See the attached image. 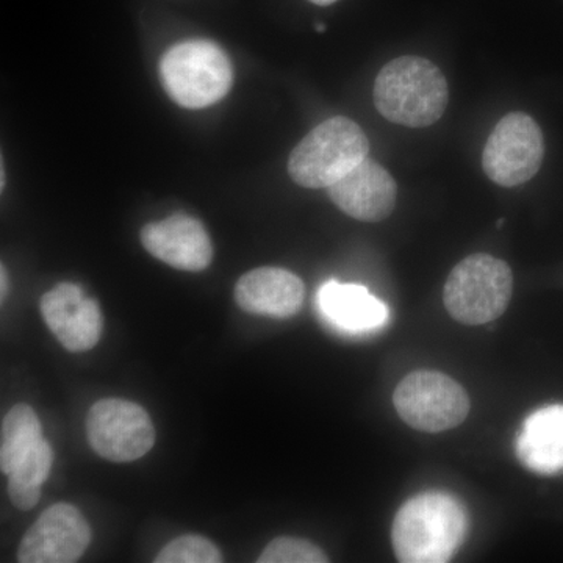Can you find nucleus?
I'll return each instance as SVG.
<instances>
[{"mask_svg":"<svg viewBox=\"0 0 563 563\" xmlns=\"http://www.w3.org/2000/svg\"><path fill=\"white\" fill-rule=\"evenodd\" d=\"M317 31H318V32H324V31H325L324 25H320V24H318V25H317Z\"/></svg>","mask_w":563,"mask_h":563,"instance_id":"22","label":"nucleus"},{"mask_svg":"<svg viewBox=\"0 0 563 563\" xmlns=\"http://www.w3.org/2000/svg\"><path fill=\"white\" fill-rule=\"evenodd\" d=\"M141 243L155 258L181 272H202L213 258L209 233L201 221L188 214L144 225Z\"/></svg>","mask_w":563,"mask_h":563,"instance_id":"12","label":"nucleus"},{"mask_svg":"<svg viewBox=\"0 0 563 563\" xmlns=\"http://www.w3.org/2000/svg\"><path fill=\"white\" fill-rule=\"evenodd\" d=\"M91 543V528L73 504H55L44 510L22 537L21 563H74Z\"/></svg>","mask_w":563,"mask_h":563,"instance_id":"9","label":"nucleus"},{"mask_svg":"<svg viewBox=\"0 0 563 563\" xmlns=\"http://www.w3.org/2000/svg\"><path fill=\"white\" fill-rule=\"evenodd\" d=\"M0 274H2V280H0V285H2V299H5V296H7V290H9V277H7V273H5V266H2V272H0Z\"/></svg>","mask_w":563,"mask_h":563,"instance_id":"20","label":"nucleus"},{"mask_svg":"<svg viewBox=\"0 0 563 563\" xmlns=\"http://www.w3.org/2000/svg\"><path fill=\"white\" fill-rule=\"evenodd\" d=\"M369 154L362 129L344 117L331 118L314 128L292 150L288 174L303 188H329Z\"/></svg>","mask_w":563,"mask_h":563,"instance_id":"3","label":"nucleus"},{"mask_svg":"<svg viewBox=\"0 0 563 563\" xmlns=\"http://www.w3.org/2000/svg\"><path fill=\"white\" fill-rule=\"evenodd\" d=\"M303 296L306 287L296 274L272 266L244 274L235 287V301L244 312L280 320L301 310Z\"/></svg>","mask_w":563,"mask_h":563,"instance_id":"13","label":"nucleus"},{"mask_svg":"<svg viewBox=\"0 0 563 563\" xmlns=\"http://www.w3.org/2000/svg\"><path fill=\"white\" fill-rule=\"evenodd\" d=\"M157 563H220L217 544L201 536H181L166 544L155 558Z\"/></svg>","mask_w":563,"mask_h":563,"instance_id":"18","label":"nucleus"},{"mask_svg":"<svg viewBox=\"0 0 563 563\" xmlns=\"http://www.w3.org/2000/svg\"><path fill=\"white\" fill-rule=\"evenodd\" d=\"M309 2L314 3V5H331V3L336 2V0H309Z\"/></svg>","mask_w":563,"mask_h":563,"instance_id":"21","label":"nucleus"},{"mask_svg":"<svg viewBox=\"0 0 563 563\" xmlns=\"http://www.w3.org/2000/svg\"><path fill=\"white\" fill-rule=\"evenodd\" d=\"M261 563H325L328 555L317 544L296 537H279L265 548Z\"/></svg>","mask_w":563,"mask_h":563,"instance_id":"19","label":"nucleus"},{"mask_svg":"<svg viewBox=\"0 0 563 563\" xmlns=\"http://www.w3.org/2000/svg\"><path fill=\"white\" fill-rule=\"evenodd\" d=\"M87 435L92 450L111 462L139 461L155 443L150 413L124 399L96 402L87 417Z\"/></svg>","mask_w":563,"mask_h":563,"instance_id":"8","label":"nucleus"},{"mask_svg":"<svg viewBox=\"0 0 563 563\" xmlns=\"http://www.w3.org/2000/svg\"><path fill=\"white\" fill-rule=\"evenodd\" d=\"M373 98L385 120L420 129L443 117L450 92L439 66L426 58L404 55L377 74Z\"/></svg>","mask_w":563,"mask_h":563,"instance_id":"2","label":"nucleus"},{"mask_svg":"<svg viewBox=\"0 0 563 563\" xmlns=\"http://www.w3.org/2000/svg\"><path fill=\"white\" fill-rule=\"evenodd\" d=\"M328 192L347 217L365 222H379L390 217L398 198L391 174L369 157L331 185Z\"/></svg>","mask_w":563,"mask_h":563,"instance_id":"11","label":"nucleus"},{"mask_svg":"<svg viewBox=\"0 0 563 563\" xmlns=\"http://www.w3.org/2000/svg\"><path fill=\"white\" fill-rule=\"evenodd\" d=\"M163 87L174 102L198 110L221 101L233 81L232 65L211 41L176 44L161 63Z\"/></svg>","mask_w":563,"mask_h":563,"instance_id":"5","label":"nucleus"},{"mask_svg":"<svg viewBox=\"0 0 563 563\" xmlns=\"http://www.w3.org/2000/svg\"><path fill=\"white\" fill-rule=\"evenodd\" d=\"M468 531L465 507L450 493L426 492L404 503L391 528L393 550L402 563H444Z\"/></svg>","mask_w":563,"mask_h":563,"instance_id":"1","label":"nucleus"},{"mask_svg":"<svg viewBox=\"0 0 563 563\" xmlns=\"http://www.w3.org/2000/svg\"><path fill=\"white\" fill-rule=\"evenodd\" d=\"M318 306L325 320L351 333L376 331L388 320V309L362 285L329 280L318 292Z\"/></svg>","mask_w":563,"mask_h":563,"instance_id":"14","label":"nucleus"},{"mask_svg":"<svg viewBox=\"0 0 563 563\" xmlns=\"http://www.w3.org/2000/svg\"><path fill=\"white\" fill-rule=\"evenodd\" d=\"M41 440H43V429L35 410L27 404L14 406L2 421V440H0L2 473L7 476L13 473Z\"/></svg>","mask_w":563,"mask_h":563,"instance_id":"16","label":"nucleus"},{"mask_svg":"<svg viewBox=\"0 0 563 563\" xmlns=\"http://www.w3.org/2000/svg\"><path fill=\"white\" fill-rule=\"evenodd\" d=\"M512 290V269L506 262L490 254H473L448 276L443 301L455 321L481 325L506 312Z\"/></svg>","mask_w":563,"mask_h":563,"instance_id":"4","label":"nucleus"},{"mask_svg":"<svg viewBox=\"0 0 563 563\" xmlns=\"http://www.w3.org/2000/svg\"><path fill=\"white\" fill-rule=\"evenodd\" d=\"M41 314L58 342L70 352L90 351L101 340V307L79 285L63 282L43 295Z\"/></svg>","mask_w":563,"mask_h":563,"instance_id":"10","label":"nucleus"},{"mask_svg":"<svg viewBox=\"0 0 563 563\" xmlns=\"http://www.w3.org/2000/svg\"><path fill=\"white\" fill-rule=\"evenodd\" d=\"M396 412L417 431L457 428L470 413L468 393L453 377L420 369L404 377L393 395Z\"/></svg>","mask_w":563,"mask_h":563,"instance_id":"6","label":"nucleus"},{"mask_svg":"<svg viewBox=\"0 0 563 563\" xmlns=\"http://www.w3.org/2000/svg\"><path fill=\"white\" fill-rule=\"evenodd\" d=\"M54 451L46 440H41L35 448L25 455L24 461L9 474V495L11 503L21 510H31L41 499V487L49 476Z\"/></svg>","mask_w":563,"mask_h":563,"instance_id":"17","label":"nucleus"},{"mask_svg":"<svg viewBox=\"0 0 563 563\" xmlns=\"http://www.w3.org/2000/svg\"><path fill=\"white\" fill-rule=\"evenodd\" d=\"M517 453L531 472H563V406L543 407L525 421L518 435Z\"/></svg>","mask_w":563,"mask_h":563,"instance_id":"15","label":"nucleus"},{"mask_svg":"<svg viewBox=\"0 0 563 563\" xmlns=\"http://www.w3.org/2000/svg\"><path fill=\"white\" fill-rule=\"evenodd\" d=\"M544 157L542 129L521 111L506 114L493 129L484 147L483 166L488 179L512 188L531 180Z\"/></svg>","mask_w":563,"mask_h":563,"instance_id":"7","label":"nucleus"}]
</instances>
